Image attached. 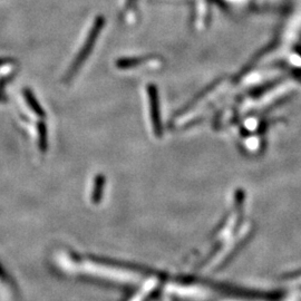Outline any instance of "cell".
Wrapping results in <instances>:
<instances>
[{
	"instance_id": "obj_1",
	"label": "cell",
	"mask_w": 301,
	"mask_h": 301,
	"mask_svg": "<svg viewBox=\"0 0 301 301\" xmlns=\"http://www.w3.org/2000/svg\"><path fill=\"white\" fill-rule=\"evenodd\" d=\"M148 102H150V111H151V120H153L154 132L155 134L160 133V119H159V102L158 95L153 86L148 87Z\"/></svg>"
}]
</instances>
